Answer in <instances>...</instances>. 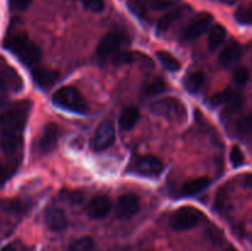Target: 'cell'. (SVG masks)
Masks as SVG:
<instances>
[{
  "label": "cell",
  "instance_id": "obj_42",
  "mask_svg": "<svg viewBox=\"0 0 252 251\" xmlns=\"http://www.w3.org/2000/svg\"><path fill=\"white\" fill-rule=\"evenodd\" d=\"M1 251H16V250H15V249L12 248V246H6V248L2 249Z\"/></svg>",
  "mask_w": 252,
  "mask_h": 251
},
{
  "label": "cell",
  "instance_id": "obj_20",
  "mask_svg": "<svg viewBox=\"0 0 252 251\" xmlns=\"http://www.w3.org/2000/svg\"><path fill=\"white\" fill-rule=\"evenodd\" d=\"M211 185V180L208 177H197V179L189 180L185 182L182 187V194L185 196H194L199 192L204 191Z\"/></svg>",
  "mask_w": 252,
  "mask_h": 251
},
{
  "label": "cell",
  "instance_id": "obj_21",
  "mask_svg": "<svg viewBox=\"0 0 252 251\" xmlns=\"http://www.w3.org/2000/svg\"><path fill=\"white\" fill-rule=\"evenodd\" d=\"M226 29L221 25L217 24L214 26L211 27L208 34V47L211 51H214L218 47H220L223 44V42L226 38Z\"/></svg>",
  "mask_w": 252,
  "mask_h": 251
},
{
  "label": "cell",
  "instance_id": "obj_11",
  "mask_svg": "<svg viewBox=\"0 0 252 251\" xmlns=\"http://www.w3.org/2000/svg\"><path fill=\"white\" fill-rule=\"evenodd\" d=\"M44 221L49 230L52 231H63L68 226V219L65 213L62 208L56 206H52L47 208L44 213Z\"/></svg>",
  "mask_w": 252,
  "mask_h": 251
},
{
  "label": "cell",
  "instance_id": "obj_26",
  "mask_svg": "<svg viewBox=\"0 0 252 251\" xmlns=\"http://www.w3.org/2000/svg\"><path fill=\"white\" fill-rule=\"evenodd\" d=\"M95 248V241L90 236H84L78 239L70 245V251H93Z\"/></svg>",
  "mask_w": 252,
  "mask_h": 251
},
{
  "label": "cell",
  "instance_id": "obj_27",
  "mask_svg": "<svg viewBox=\"0 0 252 251\" xmlns=\"http://www.w3.org/2000/svg\"><path fill=\"white\" fill-rule=\"evenodd\" d=\"M236 129L241 135L252 134V113L241 117L236 123Z\"/></svg>",
  "mask_w": 252,
  "mask_h": 251
},
{
  "label": "cell",
  "instance_id": "obj_39",
  "mask_svg": "<svg viewBox=\"0 0 252 251\" xmlns=\"http://www.w3.org/2000/svg\"><path fill=\"white\" fill-rule=\"evenodd\" d=\"M6 100H7V89L0 83V107H2V106L6 103Z\"/></svg>",
  "mask_w": 252,
  "mask_h": 251
},
{
  "label": "cell",
  "instance_id": "obj_37",
  "mask_svg": "<svg viewBox=\"0 0 252 251\" xmlns=\"http://www.w3.org/2000/svg\"><path fill=\"white\" fill-rule=\"evenodd\" d=\"M30 206L29 199H19V201H15L11 203V208L15 212H25Z\"/></svg>",
  "mask_w": 252,
  "mask_h": 251
},
{
  "label": "cell",
  "instance_id": "obj_34",
  "mask_svg": "<svg viewBox=\"0 0 252 251\" xmlns=\"http://www.w3.org/2000/svg\"><path fill=\"white\" fill-rule=\"evenodd\" d=\"M235 16L243 24H252V7H241L236 11Z\"/></svg>",
  "mask_w": 252,
  "mask_h": 251
},
{
  "label": "cell",
  "instance_id": "obj_25",
  "mask_svg": "<svg viewBox=\"0 0 252 251\" xmlns=\"http://www.w3.org/2000/svg\"><path fill=\"white\" fill-rule=\"evenodd\" d=\"M181 0H145L148 11H164L176 6Z\"/></svg>",
  "mask_w": 252,
  "mask_h": 251
},
{
  "label": "cell",
  "instance_id": "obj_6",
  "mask_svg": "<svg viewBox=\"0 0 252 251\" xmlns=\"http://www.w3.org/2000/svg\"><path fill=\"white\" fill-rule=\"evenodd\" d=\"M126 41H127V38L121 32H110L100 41L97 49H96V54L101 59L111 58L116 52L120 51V48Z\"/></svg>",
  "mask_w": 252,
  "mask_h": 251
},
{
  "label": "cell",
  "instance_id": "obj_3",
  "mask_svg": "<svg viewBox=\"0 0 252 251\" xmlns=\"http://www.w3.org/2000/svg\"><path fill=\"white\" fill-rule=\"evenodd\" d=\"M150 111L175 123H182L187 117V110L179 98L165 97L150 103Z\"/></svg>",
  "mask_w": 252,
  "mask_h": 251
},
{
  "label": "cell",
  "instance_id": "obj_13",
  "mask_svg": "<svg viewBox=\"0 0 252 251\" xmlns=\"http://www.w3.org/2000/svg\"><path fill=\"white\" fill-rule=\"evenodd\" d=\"M137 170L143 175H159L164 170V162L157 157L148 155L137 161Z\"/></svg>",
  "mask_w": 252,
  "mask_h": 251
},
{
  "label": "cell",
  "instance_id": "obj_22",
  "mask_svg": "<svg viewBox=\"0 0 252 251\" xmlns=\"http://www.w3.org/2000/svg\"><path fill=\"white\" fill-rule=\"evenodd\" d=\"M204 79H206V76H204V74L202 71H193V73H189L185 78L184 86L189 93H198L201 90L202 85H203Z\"/></svg>",
  "mask_w": 252,
  "mask_h": 251
},
{
  "label": "cell",
  "instance_id": "obj_36",
  "mask_svg": "<svg viewBox=\"0 0 252 251\" xmlns=\"http://www.w3.org/2000/svg\"><path fill=\"white\" fill-rule=\"evenodd\" d=\"M9 2L11 9L17 10V11H24L30 6L32 0H9Z\"/></svg>",
  "mask_w": 252,
  "mask_h": 251
},
{
  "label": "cell",
  "instance_id": "obj_35",
  "mask_svg": "<svg viewBox=\"0 0 252 251\" xmlns=\"http://www.w3.org/2000/svg\"><path fill=\"white\" fill-rule=\"evenodd\" d=\"M229 94H230V90H225V91H221V93H218V94H216V95H213L208 101L209 106H212V107H217V106L225 103Z\"/></svg>",
  "mask_w": 252,
  "mask_h": 251
},
{
  "label": "cell",
  "instance_id": "obj_15",
  "mask_svg": "<svg viewBox=\"0 0 252 251\" xmlns=\"http://www.w3.org/2000/svg\"><path fill=\"white\" fill-rule=\"evenodd\" d=\"M22 145V134L0 132V148L6 155L15 154Z\"/></svg>",
  "mask_w": 252,
  "mask_h": 251
},
{
  "label": "cell",
  "instance_id": "obj_32",
  "mask_svg": "<svg viewBox=\"0 0 252 251\" xmlns=\"http://www.w3.org/2000/svg\"><path fill=\"white\" fill-rule=\"evenodd\" d=\"M230 161H231V164H233L234 167L241 166V165L244 164V161H245V157H244L243 150H241L238 145L233 147V149H231Z\"/></svg>",
  "mask_w": 252,
  "mask_h": 251
},
{
  "label": "cell",
  "instance_id": "obj_1",
  "mask_svg": "<svg viewBox=\"0 0 252 251\" xmlns=\"http://www.w3.org/2000/svg\"><path fill=\"white\" fill-rule=\"evenodd\" d=\"M31 101L22 100L0 113V132L22 134L31 111Z\"/></svg>",
  "mask_w": 252,
  "mask_h": 251
},
{
  "label": "cell",
  "instance_id": "obj_5",
  "mask_svg": "<svg viewBox=\"0 0 252 251\" xmlns=\"http://www.w3.org/2000/svg\"><path fill=\"white\" fill-rule=\"evenodd\" d=\"M201 212L193 207H181L170 217V225L174 230L184 231L198 225Z\"/></svg>",
  "mask_w": 252,
  "mask_h": 251
},
{
  "label": "cell",
  "instance_id": "obj_2",
  "mask_svg": "<svg viewBox=\"0 0 252 251\" xmlns=\"http://www.w3.org/2000/svg\"><path fill=\"white\" fill-rule=\"evenodd\" d=\"M5 48L14 53L25 65L32 66L41 59V51L38 46L29 38L26 33L10 34L5 41Z\"/></svg>",
  "mask_w": 252,
  "mask_h": 251
},
{
  "label": "cell",
  "instance_id": "obj_9",
  "mask_svg": "<svg viewBox=\"0 0 252 251\" xmlns=\"http://www.w3.org/2000/svg\"><path fill=\"white\" fill-rule=\"evenodd\" d=\"M61 137V128L57 123L49 122L42 129L38 139V148L42 153H49L56 149Z\"/></svg>",
  "mask_w": 252,
  "mask_h": 251
},
{
  "label": "cell",
  "instance_id": "obj_30",
  "mask_svg": "<svg viewBox=\"0 0 252 251\" xmlns=\"http://www.w3.org/2000/svg\"><path fill=\"white\" fill-rule=\"evenodd\" d=\"M128 6L135 15L140 17H144L148 14L147 6H145V0H129Z\"/></svg>",
  "mask_w": 252,
  "mask_h": 251
},
{
  "label": "cell",
  "instance_id": "obj_41",
  "mask_svg": "<svg viewBox=\"0 0 252 251\" xmlns=\"http://www.w3.org/2000/svg\"><path fill=\"white\" fill-rule=\"evenodd\" d=\"M220 1L225 5H234L236 2V0H220Z\"/></svg>",
  "mask_w": 252,
  "mask_h": 251
},
{
  "label": "cell",
  "instance_id": "obj_4",
  "mask_svg": "<svg viewBox=\"0 0 252 251\" xmlns=\"http://www.w3.org/2000/svg\"><path fill=\"white\" fill-rule=\"evenodd\" d=\"M53 102L59 107H63L71 112L86 113L89 110L88 102L73 86H65V88L59 89L53 95Z\"/></svg>",
  "mask_w": 252,
  "mask_h": 251
},
{
  "label": "cell",
  "instance_id": "obj_38",
  "mask_svg": "<svg viewBox=\"0 0 252 251\" xmlns=\"http://www.w3.org/2000/svg\"><path fill=\"white\" fill-rule=\"evenodd\" d=\"M7 179H9V171H7L4 165L0 164V187L6 182Z\"/></svg>",
  "mask_w": 252,
  "mask_h": 251
},
{
  "label": "cell",
  "instance_id": "obj_28",
  "mask_svg": "<svg viewBox=\"0 0 252 251\" xmlns=\"http://www.w3.org/2000/svg\"><path fill=\"white\" fill-rule=\"evenodd\" d=\"M165 89H166V84H165V81L162 80V79L158 78V79H154L152 83L148 84L147 88H145V94H147L148 96H155L161 94L162 91H165Z\"/></svg>",
  "mask_w": 252,
  "mask_h": 251
},
{
  "label": "cell",
  "instance_id": "obj_18",
  "mask_svg": "<svg viewBox=\"0 0 252 251\" xmlns=\"http://www.w3.org/2000/svg\"><path fill=\"white\" fill-rule=\"evenodd\" d=\"M189 10V6H180L176 9L171 10L170 12L165 14L161 19L158 22V31L159 32H165L170 26H171L174 22H176L177 20L181 19L185 14Z\"/></svg>",
  "mask_w": 252,
  "mask_h": 251
},
{
  "label": "cell",
  "instance_id": "obj_8",
  "mask_svg": "<svg viewBox=\"0 0 252 251\" xmlns=\"http://www.w3.org/2000/svg\"><path fill=\"white\" fill-rule=\"evenodd\" d=\"M115 127H113V125L111 122L105 121L96 129L93 139V147L97 152H102V150L110 148L113 144V142H115Z\"/></svg>",
  "mask_w": 252,
  "mask_h": 251
},
{
  "label": "cell",
  "instance_id": "obj_10",
  "mask_svg": "<svg viewBox=\"0 0 252 251\" xmlns=\"http://www.w3.org/2000/svg\"><path fill=\"white\" fill-rule=\"evenodd\" d=\"M140 202L135 194H123L116 203V217L118 219H129L139 212Z\"/></svg>",
  "mask_w": 252,
  "mask_h": 251
},
{
  "label": "cell",
  "instance_id": "obj_33",
  "mask_svg": "<svg viewBox=\"0 0 252 251\" xmlns=\"http://www.w3.org/2000/svg\"><path fill=\"white\" fill-rule=\"evenodd\" d=\"M250 79V73L246 68L241 66V68H238L235 71H234V81H235L238 85H244L246 84Z\"/></svg>",
  "mask_w": 252,
  "mask_h": 251
},
{
  "label": "cell",
  "instance_id": "obj_12",
  "mask_svg": "<svg viewBox=\"0 0 252 251\" xmlns=\"http://www.w3.org/2000/svg\"><path fill=\"white\" fill-rule=\"evenodd\" d=\"M111 208H112V203L107 196H96L89 202L86 212L90 218L102 219L108 216Z\"/></svg>",
  "mask_w": 252,
  "mask_h": 251
},
{
  "label": "cell",
  "instance_id": "obj_24",
  "mask_svg": "<svg viewBox=\"0 0 252 251\" xmlns=\"http://www.w3.org/2000/svg\"><path fill=\"white\" fill-rule=\"evenodd\" d=\"M139 59L137 52L133 51H118L111 57V61L115 65H125V64L134 63Z\"/></svg>",
  "mask_w": 252,
  "mask_h": 251
},
{
  "label": "cell",
  "instance_id": "obj_17",
  "mask_svg": "<svg viewBox=\"0 0 252 251\" xmlns=\"http://www.w3.org/2000/svg\"><path fill=\"white\" fill-rule=\"evenodd\" d=\"M0 83L12 91H20L22 89V80L19 74L10 66H5L0 70Z\"/></svg>",
  "mask_w": 252,
  "mask_h": 251
},
{
  "label": "cell",
  "instance_id": "obj_23",
  "mask_svg": "<svg viewBox=\"0 0 252 251\" xmlns=\"http://www.w3.org/2000/svg\"><path fill=\"white\" fill-rule=\"evenodd\" d=\"M157 57L160 61V63L162 64L165 69L170 71H179L181 69V63L179 62V59L175 56H172L170 52L167 51H159L157 52Z\"/></svg>",
  "mask_w": 252,
  "mask_h": 251
},
{
  "label": "cell",
  "instance_id": "obj_40",
  "mask_svg": "<svg viewBox=\"0 0 252 251\" xmlns=\"http://www.w3.org/2000/svg\"><path fill=\"white\" fill-rule=\"evenodd\" d=\"M243 184H244V186H245V187H249V188H252V174L246 175V176L244 177Z\"/></svg>",
  "mask_w": 252,
  "mask_h": 251
},
{
  "label": "cell",
  "instance_id": "obj_31",
  "mask_svg": "<svg viewBox=\"0 0 252 251\" xmlns=\"http://www.w3.org/2000/svg\"><path fill=\"white\" fill-rule=\"evenodd\" d=\"M83 6L91 12H101L105 9L103 0H80Z\"/></svg>",
  "mask_w": 252,
  "mask_h": 251
},
{
  "label": "cell",
  "instance_id": "obj_19",
  "mask_svg": "<svg viewBox=\"0 0 252 251\" xmlns=\"http://www.w3.org/2000/svg\"><path fill=\"white\" fill-rule=\"evenodd\" d=\"M139 110L137 107H134V106H129V107H126L121 112L118 122H120V126L122 129L128 130L132 129L137 125L138 121H139Z\"/></svg>",
  "mask_w": 252,
  "mask_h": 251
},
{
  "label": "cell",
  "instance_id": "obj_16",
  "mask_svg": "<svg viewBox=\"0 0 252 251\" xmlns=\"http://www.w3.org/2000/svg\"><path fill=\"white\" fill-rule=\"evenodd\" d=\"M34 83L42 88H51L59 79V73L57 70L48 68H36L32 71Z\"/></svg>",
  "mask_w": 252,
  "mask_h": 251
},
{
  "label": "cell",
  "instance_id": "obj_7",
  "mask_svg": "<svg viewBox=\"0 0 252 251\" xmlns=\"http://www.w3.org/2000/svg\"><path fill=\"white\" fill-rule=\"evenodd\" d=\"M212 22H213V16L209 12H201V14L196 15L194 19L187 25L182 37L185 39L198 38L212 26Z\"/></svg>",
  "mask_w": 252,
  "mask_h": 251
},
{
  "label": "cell",
  "instance_id": "obj_29",
  "mask_svg": "<svg viewBox=\"0 0 252 251\" xmlns=\"http://www.w3.org/2000/svg\"><path fill=\"white\" fill-rule=\"evenodd\" d=\"M224 105H225L226 111H229V112L238 111L239 108L243 106V97H241V95H239V94L236 93H233V91L230 90V94H229L228 98H226Z\"/></svg>",
  "mask_w": 252,
  "mask_h": 251
},
{
  "label": "cell",
  "instance_id": "obj_14",
  "mask_svg": "<svg viewBox=\"0 0 252 251\" xmlns=\"http://www.w3.org/2000/svg\"><path fill=\"white\" fill-rule=\"evenodd\" d=\"M243 56V48L238 42H230L224 47L219 56V64L223 66H230L235 64Z\"/></svg>",
  "mask_w": 252,
  "mask_h": 251
}]
</instances>
